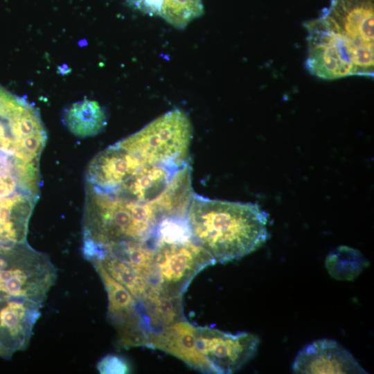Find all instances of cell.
Here are the masks:
<instances>
[{
  "mask_svg": "<svg viewBox=\"0 0 374 374\" xmlns=\"http://www.w3.org/2000/svg\"><path fill=\"white\" fill-rule=\"evenodd\" d=\"M374 0H330L316 19L307 21L310 73L325 80L374 73Z\"/></svg>",
  "mask_w": 374,
  "mask_h": 374,
  "instance_id": "obj_1",
  "label": "cell"
},
{
  "mask_svg": "<svg viewBox=\"0 0 374 374\" xmlns=\"http://www.w3.org/2000/svg\"><path fill=\"white\" fill-rule=\"evenodd\" d=\"M187 220L193 240L216 262L240 259L269 237V215L256 204L211 199L194 193Z\"/></svg>",
  "mask_w": 374,
  "mask_h": 374,
  "instance_id": "obj_2",
  "label": "cell"
},
{
  "mask_svg": "<svg viewBox=\"0 0 374 374\" xmlns=\"http://www.w3.org/2000/svg\"><path fill=\"white\" fill-rule=\"evenodd\" d=\"M192 132L187 114L175 109L117 143L143 163L181 167L188 163Z\"/></svg>",
  "mask_w": 374,
  "mask_h": 374,
  "instance_id": "obj_3",
  "label": "cell"
},
{
  "mask_svg": "<svg viewBox=\"0 0 374 374\" xmlns=\"http://www.w3.org/2000/svg\"><path fill=\"white\" fill-rule=\"evenodd\" d=\"M57 278L49 257L27 242L0 247V298L45 300Z\"/></svg>",
  "mask_w": 374,
  "mask_h": 374,
  "instance_id": "obj_4",
  "label": "cell"
},
{
  "mask_svg": "<svg viewBox=\"0 0 374 374\" xmlns=\"http://www.w3.org/2000/svg\"><path fill=\"white\" fill-rule=\"evenodd\" d=\"M215 263L213 258L193 239L158 244L154 246L150 287L164 294L182 296L194 277Z\"/></svg>",
  "mask_w": 374,
  "mask_h": 374,
  "instance_id": "obj_5",
  "label": "cell"
},
{
  "mask_svg": "<svg viewBox=\"0 0 374 374\" xmlns=\"http://www.w3.org/2000/svg\"><path fill=\"white\" fill-rule=\"evenodd\" d=\"M46 141L36 107L0 84V150L17 152L46 145Z\"/></svg>",
  "mask_w": 374,
  "mask_h": 374,
  "instance_id": "obj_6",
  "label": "cell"
},
{
  "mask_svg": "<svg viewBox=\"0 0 374 374\" xmlns=\"http://www.w3.org/2000/svg\"><path fill=\"white\" fill-rule=\"evenodd\" d=\"M91 263L107 292V317L118 332L119 345L125 348L146 347L150 331L140 302L126 287L113 278L100 262L94 261Z\"/></svg>",
  "mask_w": 374,
  "mask_h": 374,
  "instance_id": "obj_7",
  "label": "cell"
},
{
  "mask_svg": "<svg viewBox=\"0 0 374 374\" xmlns=\"http://www.w3.org/2000/svg\"><path fill=\"white\" fill-rule=\"evenodd\" d=\"M197 341L215 373L238 370L255 355L259 345L258 338L251 333L232 334L207 326H197Z\"/></svg>",
  "mask_w": 374,
  "mask_h": 374,
  "instance_id": "obj_8",
  "label": "cell"
},
{
  "mask_svg": "<svg viewBox=\"0 0 374 374\" xmlns=\"http://www.w3.org/2000/svg\"><path fill=\"white\" fill-rule=\"evenodd\" d=\"M41 304L15 298H0V357L10 358L28 345Z\"/></svg>",
  "mask_w": 374,
  "mask_h": 374,
  "instance_id": "obj_9",
  "label": "cell"
},
{
  "mask_svg": "<svg viewBox=\"0 0 374 374\" xmlns=\"http://www.w3.org/2000/svg\"><path fill=\"white\" fill-rule=\"evenodd\" d=\"M295 373H366L353 356L337 341L316 340L305 346L292 364Z\"/></svg>",
  "mask_w": 374,
  "mask_h": 374,
  "instance_id": "obj_10",
  "label": "cell"
},
{
  "mask_svg": "<svg viewBox=\"0 0 374 374\" xmlns=\"http://www.w3.org/2000/svg\"><path fill=\"white\" fill-rule=\"evenodd\" d=\"M146 347L161 350L174 355L197 371L215 373V369L199 348L197 326L185 318L159 331L150 333Z\"/></svg>",
  "mask_w": 374,
  "mask_h": 374,
  "instance_id": "obj_11",
  "label": "cell"
},
{
  "mask_svg": "<svg viewBox=\"0 0 374 374\" xmlns=\"http://www.w3.org/2000/svg\"><path fill=\"white\" fill-rule=\"evenodd\" d=\"M180 168L142 162L113 187L107 189L84 188L113 193L138 202H152L164 190Z\"/></svg>",
  "mask_w": 374,
  "mask_h": 374,
  "instance_id": "obj_12",
  "label": "cell"
},
{
  "mask_svg": "<svg viewBox=\"0 0 374 374\" xmlns=\"http://www.w3.org/2000/svg\"><path fill=\"white\" fill-rule=\"evenodd\" d=\"M38 199L26 194L0 196V247L26 242L29 220Z\"/></svg>",
  "mask_w": 374,
  "mask_h": 374,
  "instance_id": "obj_13",
  "label": "cell"
},
{
  "mask_svg": "<svg viewBox=\"0 0 374 374\" xmlns=\"http://www.w3.org/2000/svg\"><path fill=\"white\" fill-rule=\"evenodd\" d=\"M132 7L180 29L204 13L202 0H137Z\"/></svg>",
  "mask_w": 374,
  "mask_h": 374,
  "instance_id": "obj_14",
  "label": "cell"
},
{
  "mask_svg": "<svg viewBox=\"0 0 374 374\" xmlns=\"http://www.w3.org/2000/svg\"><path fill=\"white\" fill-rule=\"evenodd\" d=\"M139 302L150 333L184 318L182 296L164 294L150 287Z\"/></svg>",
  "mask_w": 374,
  "mask_h": 374,
  "instance_id": "obj_15",
  "label": "cell"
},
{
  "mask_svg": "<svg viewBox=\"0 0 374 374\" xmlns=\"http://www.w3.org/2000/svg\"><path fill=\"white\" fill-rule=\"evenodd\" d=\"M63 121L74 135L88 137L95 136L105 129L107 117L98 102L84 99L71 104L64 110Z\"/></svg>",
  "mask_w": 374,
  "mask_h": 374,
  "instance_id": "obj_16",
  "label": "cell"
},
{
  "mask_svg": "<svg viewBox=\"0 0 374 374\" xmlns=\"http://www.w3.org/2000/svg\"><path fill=\"white\" fill-rule=\"evenodd\" d=\"M367 265L361 252L347 246H339L332 249L325 261L329 274L339 280H354Z\"/></svg>",
  "mask_w": 374,
  "mask_h": 374,
  "instance_id": "obj_17",
  "label": "cell"
},
{
  "mask_svg": "<svg viewBox=\"0 0 374 374\" xmlns=\"http://www.w3.org/2000/svg\"><path fill=\"white\" fill-rule=\"evenodd\" d=\"M94 261L100 262L105 271L126 287L139 301L150 287L148 280L143 275L116 258L105 256L100 260Z\"/></svg>",
  "mask_w": 374,
  "mask_h": 374,
  "instance_id": "obj_18",
  "label": "cell"
},
{
  "mask_svg": "<svg viewBox=\"0 0 374 374\" xmlns=\"http://www.w3.org/2000/svg\"><path fill=\"white\" fill-rule=\"evenodd\" d=\"M100 373H127L130 371L127 362L123 358L107 355L97 364Z\"/></svg>",
  "mask_w": 374,
  "mask_h": 374,
  "instance_id": "obj_19",
  "label": "cell"
},
{
  "mask_svg": "<svg viewBox=\"0 0 374 374\" xmlns=\"http://www.w3.org/2000/svg\"><path fill=\"white\" fill-rule=\"evenodd\" d=\"M127 2L131 6H132L134 5V3L137 1V0H126Z\"/></svg>",
  "mask_w": 374,
  "mask_h": 374,
  "instance_id": "obj_20",
  "label": "cell"
}]
</instances>
